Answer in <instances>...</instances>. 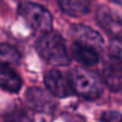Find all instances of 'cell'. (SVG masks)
I'll list each match as a JSON object with an SVG mask.
<instances>
[{
    "label": "cell",
    "mask_w": 122,
    "mask_h": 122,
    "mask_svg": "<svg viewBox=\"0 0 122 122\" xmlns=\"http://www.w3.org/2000/svg\"><path fill=\"white\" fill-rule=\"evenodd\" d=\"M36 49L47 62L51 65L66 66L70 64L65 41L57 34L50 31L43 34L36 42Z\"/></svg>",
    "instance_id": "1"
},
{
    "label": "cell",
    "mask_w": 122,
    "mask_h": 122,
    "mask_svg": "<svg viewBox=\"0 0 122 122\" xmlns=\"http://www.w3.org/2000/svg\"><path fill=\"white\" fill-rule=\"evenodd\" d=\"M72 91L86 99H96L103 91V84L98 76L84 68H74L70 77Z\"/></svg>",
    "instance_id": "2"
},
{
    "label": "cell",
    "mask_w": 122,
    "mask_h": 122,
    "mask_svg": "<svg viewBox=\"0 0 122 122\" xmlns=\"http://www.w3.org/2000/svg\"><path fill=\"white\" fill-rule=\"evenodd\" d=\"M18 13L25 19L32 30L43 34L51 30V15L43 6L35 3H22L18 7Z\"/></svg>",
    "instance_id": "3"
},
{
    "label": "cell",
    "mask_w": 122,
    "mask_h": 122,
    "mask_svg": "<svg viewBox=\"0 0 122 122\" xmlns=\"http://www.w3.org/2000/svg\"><path fill=\"white\" fill-rule=\"evenodd\" d=\"M44 84L48 89V91L56 97L64 98L70 95H72V87L70 79L66 78L62 73H60L56 70L48 71L44 76Z\"/></svg>",
    "instance_id": "4"
},
{
    "label": "cell",
    "mask_w": 122,
    "mask_h": 122,
    "mask_svg": "<svg viewBox=\"0 0 122 122\" xmlns=\"http://www.w3.org/2000/svg\"><path fill=\"white\" fill-rule=\"evenodd\" d=\"M25 98H26L29 105L38 112L50 114L55 108V104H54V101L51 99V97L48 95V92H46L41 87L28 89V91L25 93Z\"/></svg>",
    "instance_id": "5"
},
{
    "label": "cell",
    "mask_w": 122,
    "mask_h": 122,
    "mask_svg": "<svg viewBox=\"0 0 122 122\" xmlns=\"http://www.w3.org/2000/svg\"><path fill=\"white\" fill-rule=\"evenodd\" d=\"M72 36L77 40V42L83 43L85 46L92 47V48H101L103 46V38L102 36L93 30L92 28L83 24H77L73 25L71 29Z\"/></svg>",
    "instance_id": "6"
},
{
    "label": "cell",
    "mask_w": 122,
    "mask_h": 122,
    "mask_svg": "<svg viewBox=\"0 0 122 122\" xmlns=\"http://www.w3.org/2000/svg\"><path fill=\"white\" fill-rule=\"evenodd\" d=\"M96 18L99 25L104 30H107L109 34H112V35L122 34V18L118 15L114 13L108 7H104V6L101 7L97 11Z\"/></svg>",
    "instance_id": "7"
},
{
    "label": "cell",
    "mask_w": 122,
    "mask_h": 122,
    "mask_svg": "<svg viewBox=\"0 0 122 122\" xmlns=\"http://www.w3.org/2000/svg\"><path fill=\"white\" fill-rule=\"evenodd\" d=\"M103 79L111 91L122 90V66L115 60H110L103 67Z\"/></svg>",
    "instance_id": "8"
},
{
    "label": "cell",
    "mask_w": 122,
    "mask_h": 122,
    "mask_svg": "<svg viewBox=\"0 0 122 122\" xmlns=\"http://www.w3.org/2000/svg\"><path fill=\"white\" fill-rule=\"evenodd\" d=\"M22 87L20 77L9 66L0 62V89L9 92H18Z\"/></svg>",
    "instance_id": "9"
},
{
    "label": "cell",
    "mask_w": 122,
    "mask_h": 122,
    "mask_svg": "<svg viewBox=\"0 0 122 122\" xmlns=\"http://www.w3.org/2000/svg\"><path fill=\"white\" fill-rule=\"evenodd\" d=\"M71 51H72L73 57L78 62H80L81 65H85V66H93L99 60L98 53L96 51L95 48L85 46L79 42H74L72 44Z\"/></svg>",
    "instance_id": "10"
},
{
    "label": "cell",
    "mask_w": 122,
    "mask_h": 122,
    "mask_svg": "<svg viewBox=\"0 0 122 122\" xmlns=\"http://www.w3.org/2000/svg\"><path fill=\"white\" fill-rule=\"evenodd\" d=\"M57 4L65 13L73 17H80L90 11L91 0H57Z\"/></svg>",
    "instance_id": "11"
},
{
    "label": "cell",
    "mask_w": 122,
    "mask_h": 122,
    "mask_svg": "<svg viewBox=\"0 0 122 122\" xmlns=\"http://www.w3.org/2000/svg\"><path fill=\"white\" fill-rule=\"evenodd\" d=\"M19 53L18 50L6 43L0 44V62L5 65H16L19 62Z\"/></svg>",
    "instance_id": "12"
},
{
    "label": "cell",
    "mask_w": 122,
    "mask_h": 122,
    "mask_svg": "<svg viewBox=\"0 0 122 122\" xmlns=\"http://www.w3.org/2000/svg\"><path fill=\"white\" fill-rule=\"evenodd\" d=\"M5 120H6V122H34V120L29 115V112H26L23 109H15V110L10 111L6 115Z\"/></svg>",
    "instance_id": "13"
},
{
    "label": "cell",
    "mask_w": 122,
    "mask_h": 122,
    "mask_svg": "<svg viewBox=\"0 0 122 122\" xmlns=\"http://www.w3.org/2000/svg\"><path fill=\"white\" fill-rule=\"evenodd\" d=\"M109 51L115 60L122 62V38H114L110 42Z\"/></svg>",
    "instance_id": "14"
},
{
    "label": "cell",
    "mask_w": 122,
    "mask_h": 122,
    "mask_svg": "<svg viewBox=\"0 0 122 122\" xmlns=\"http://www.w3.org/2000/svg\"><path fill=\"white\" fill-rule=\"evenodd\" d=\"M120 120H121L120 115H117L115 112H104L102 116L103 122H120Z\"/></svg>",
    "instance_id": "15"
},
{
    "label": "cell",
    "mask_w": 122,
    "mask_h": 122,
    "mask_svg": "<svg viewBox=\"0 0 122 122\" xmlns=\"http://www.w3.org/2000/svg\"><path fill=\"white\" fill-rule=\"evenodd\" d=\"M110 1H112V3H115V4L122 6V0H110Z\"/></svg>",
    "instance_id": "16"
},
{
    "label": "cell",
    "mask_w": 122,
    "mask_h": 122,
    "mask_svg": "<svg viewBox=\"0 0 122 122\" xmlns=\"http://www.w3.org/2000/svg\"><path fill=\"white\" fill-rule=\"evenodd\" d=\"M120 122H122V118H121V120H120Z\"/></svg>",
    "instance_id": "17"
}]
</instances>
